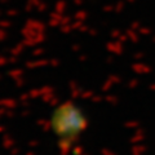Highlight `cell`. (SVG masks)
<instances>
[{
	"instance_id": "obj_1",
	"label": "cell",
	"mask_w": 155,
	"mask_h": 155,
	"mask_svg": "<svg viewBox=\"0 0 155 155\" xmlns=\"http://www.w3.org/2000/svg\"><path fill=\"white\" fill-rule=\"evenodd\" d=\"M49 127L61 154L69 155L88 128V119L79 105L67 100L53 109L49 118Z\"/></svg>"
},
{
	"instance_id": "obj_2",
	"label": "cell",
	"mask_w": 155,
	"mask_h": 155,
	"mask_svg": "<svg viewBox=\"0 0 155 155\" xmlns=\"http://www.w3.org/2000/svg\"><path fill=\"white\" fill-rule=\"evenodd\" d=\"M62 22V16L61 13H57V12H52L49 14V25L51 26H57L58 23Z\"/></svg>"
},
{
	"instance_id": "obj_3",
	"label": "cell",
	"mask_w": 155,
	"mask_h": 155,
	"mask_svg": "<svg viewBox=\"0 0 155 155\" xmlns=\"http://www.w3.org/2000/svg\"><path fill=\"white\" fill-rule=\"evenodd\" d=\"M66 0H58V2L54 3V12L57 13H64L65 12V8H66Z\"/></svg>"
},
{
	"instance_id": "obj_4",
	"label": "cell",
	"mask_w": 155,
	"mask_h": 155,
	"mask_svg": "<svg viewBox=\"0 0 155 155\" xmlns=\"http://www.w3.org/2000/svg\"><path fill=\"white\" fill-rule=\"evenodd\" d=\"M72 17H74L75 21H84V19L88 17V12L87 11H78V12H75V14Z\"/></svg>"
},
{
	"instance_id": "obj_5",
	"label": "cell",
	"mask_w": 155,
	"mask_h": 155,
	"mask_svg": "<svg viewBox=\"0 0 155 155\" xmlns=\"http://www.w3.org/2000/svg\"><path fill=\"white\" fill-rule=\"evenodd\" d=\"M114 9H115V5H114V4H107V5H104V7H102V11L106 12V13L113 12Z\"/></svg>"
},
{
	"instance_id": "obj_6",
	"label": "cell",
	"mask_w": 155,
	"mask_h": 155,
	"mask_svg": "<svg viewBox=\"0 0 155 155\" xmlns=\"http://www.w3.org/2000/svg\"><path fill=\"white\" fill-rule=\"evenodd\" d=\"M19 14V11H17V9H8L7 11V16L9 17H16Z\"/></svg>"
},
{
	"instance_id": "obj_7",
	"label": "cell",
	"mask_w": 155,
	"mask_h": 155,
	"mask_svg": "<svg viewBox=\"0 0 155 155\" xmlns=\"http://www.w3.org/2000/svg\"><path fill=\"white\" fill-rule=\"evenodd\" d=\"M123 7H124V3L123 2H118V3H116V5H115V12L120 13V12H122V9H123Z\"/></svg>"
},
{
	"instance_id": "obj_8",
	"label": "cell",
	"mask_w": 155,
	"mask_h": 155,
	"mask_svg": "<svg viewBox=\"0 0 155 155\" xmlns=\"http://www.w3.org/2000/svg\"><path fill=\"white\" fill-rule=\"evenodd\" d=\"M48 8V5H47V3H41L40 5L38 7V12L39 13H43V12H45V9Z\"/></svg>"
},
{
	"instance_id": "obj_9",
	"label": "cell",
	"mask_w": 155,
	"mask_h": 155,
	"mask_svg": "<svg viewBox=\"0 0 155 155\" xmlns=\"http://www.w3.org/2000/svg\"><path fill=\"white\" fill-rule=\"evenodd\" d=\"M0 25H5V26H11V22H8V19H2Z\"/></svg>"
},
{
	"instance_id": "obj_10",
	"label": "cell",
	"mask_w": 155,
	"mask_h": 155,
	"mask_svg": "<svg viewBox=\"0 0 155 155\" xmlns=\"http://www.w3.org/2000/svg\"><path fill=\"white\" fill-rule=\"evenodd\" d=\"M0 14H2V11H0Z\"/></svg>"
}]
</instances>
